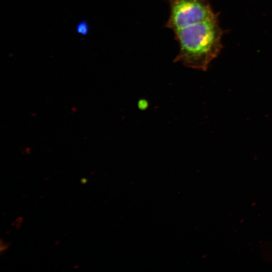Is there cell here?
<instances>
[{"label": "cell", "instance_id": "1", "mask_svg": "<svg viewBox=\"0 0 272 272\" xmlns=\"http://www.w3.org/2000/svg\"><path fill=\"white\" fill-rule=\"evenodd\" d=\"M173 32L179 46L174 62L185 66L206 71L222 49V31L217 15Z\"/></svg>", "mask_w": 272, "mask_h": 272}, {"label": "cell", "instance_id": "2", "mask_svg": "<svg viewBox=\"0 0 272 272\" xmlns=\"http://www.w3.org/2000/svg\"><path fill=\"white\" fill-rule=\"evenodd\" d=\"M169 17L165 26L174 31L214 17L209 0H167Z\"/></svg>", "mask_w": 272, "mask_h": 272}, {"label": "cell", "instance_id": "3", "mask_svg": "<svg viewBox=\"0 0 272 272\" xmlns=\"http://www.w3.org/2000/svg\"><path fill=\"white\" fill-rule=\"evenodd\" d=\"M76 31L82 36L86 35L89 31L88 24L85 21H81L77 25Z\"/></svg>", "mask_w": 272, "mask_h": 272}, {"label": "cell", "instance_id": "4", "mask_svg": "<svg viewBox=\"0 0 272 272\" xmlns=\"http://www.w3.org/2000/svg\"><path fill=\"white\" fill-rule=\"evenodd\" d=\"M149 106L148 101L145 99H140L138 103V107L141 110H145L148 108Z\"/></svg>", "mask_w": 272, "mask_h": 272}]
</instances>
